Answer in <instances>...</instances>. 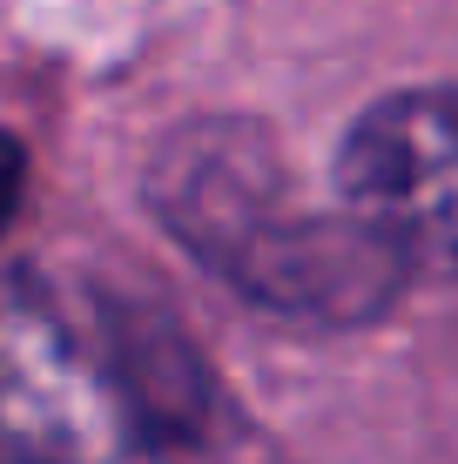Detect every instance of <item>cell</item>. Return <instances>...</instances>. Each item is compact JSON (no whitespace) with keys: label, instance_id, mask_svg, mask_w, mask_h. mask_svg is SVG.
Segmentation results:
<instances>
[{"label":"cell","instance_id":"cell-1","mask_svg":"<svg viewBox=\"0 0 458 464\" xmlns=\"http://www.w3.org/2000/svg\"><path fill=\"white\" fill-rule=\"evenodd\" d=\"M149 202L249 303L304 324H371L412 269L351 209H304L257 128L202 121L155 155Z\"/></svg>","mask_w":458,"mask_h":464},{"label":"cell","instance_id":"cell-2","mask_svg":"<svg viewBox=\"0 0 458 464\" xmlns=\"http://www.w3.org/2000/svg\"><path fill=\"white\" fill-rule=\"evenodd\" d=\"M176 383L141 324L0 276V464H122L182 411Z\"/></svg>","mask_w":458,"mask_h":464},{"label":"cell","instance_id":"cell-3","mask_svg":"<svg viewBox=\"0 0 458 464\" xmlns=\"http://www.w3.org/2000/svg\"><path fill=\"white\" fill-rule=\"evenodd\" d=\"M337 196L404 269L458 276V88H404L365 108L337 155Z\"/></svg>","mask_w":458,"mask_h":464},{"label":"cell","instance_id":"cell-4","mask_svg":"<svg viewBox=\"0 0 458 464\" xmlns=\"http://www.w3.org/2000/svg\"><path fill=\"white\" fill-rule=\"evenodd\" d=\"M21 188H27V149L0 128V229L14 222V209H21Z\"/></svg>","mask_w":458,"mask_h":464}]
</instances>
